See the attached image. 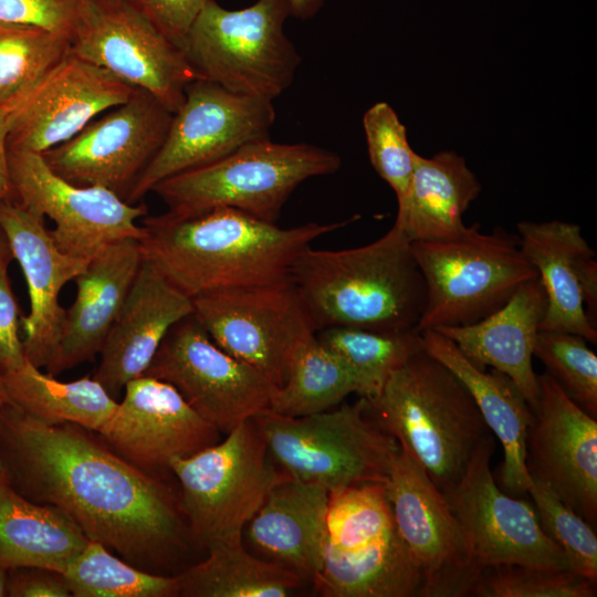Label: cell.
<instances>
[{
    "label": "cell",
    "instance_id": "6da1fadb",
    "mask_svg": "<svg viewBox=\"0 0 597 597\" xmlns=\"http://www.w3.org/2000/svg\"><path fill=\"white\" fill-rule=\"evenodd\" d=\"M0 460L18 493L57 507L134 566L161 562L182 543V510L170 490L80 426L2 406Z\"/></svg>",
    "mask_w": 597,
    "mask_h": 597
},
{
    "label": "cell",
    "instance_id": "7a4b0ae2",
    "mask_svg": "<svg viewBox=\"0 0 597 597\" xmlns=\"http://www.w3.org/2000/svg\"><path fill=\"white\" fill-rule=\"evenodd\" d=\"M357 219L359 216L281 228L228 207L190 214L167 211L140 219L138 242L143 259L193 298L227 289L287 282L303 250Z\"/></svg>",
    "mask_w": 597,
    "mask_h": 597
},
{
    "label": "cell",
    "instance_id": "3957f363",
    "mask_svg": "<svg viewBox=\"0 0 597 597\" xmlns=\"http://www.w3.org/2000/svg\"><path fill=\"white\" fill-rule=\"evenodd\" d=\"M315 332L347 326L416 331L426 286L410 241L392 226L376 241L346 250L307 247L290 272Z\"/></svg>",
    "mask_w": 597,
    "mask_h": 597
},
{
    "label": "cell",
    "instance_id": "277c9868",
    "mask_svg": "<svg viewBox=\"0 0 597 597\" xmlns=\"http://www.w3.org/2000/svg\"><path fill=\"white\" fill-rule=\"evenodd\" d=\"M367 410L446 493L491 433L464 384L425 349L394 371Z\"/></svg>",
    "mask_w": 597,
    "mask_h": 597
},
{
    "label": "cell",
    "instance_id": "5b68a950",
    "mask_svg": "<svg viewBox=\"0 0 597 597\" xmlns=\"http://www.w3.org/2000/svg\"><path fill=\"white\" fill-rule=\"evenodd\" d=\"M313 583L325 597H419L421 577L385 483L329 492L323 563Z\"/></svg>",
    "mask_w": 597,
    "mask_h": 597
},
{
    "label": "cell",
    "instance_id": "8992f818",
    "mask_svg": "<svg viewBox=\"0 0 597 597\" xmlns=\"http://www.w3.org/2000/svg\"><path fill=\"white\" fill-rule=\"evenodd\" d=\"M337 154L320 146L280 144L271 138L248 143L228 156L171 176L155 192L176 214L228 207L276 223L292 192L306 179L336 172Z\"/></svg>",
    "mask_w": 597,
    "mask_h": 597
},
{
    "label": "cell",
    "instance_id": "52a82bcc",
    "mask_svg": "<svg viewBox=\"0 0 597 597\" xmlns=\"http://www.w3.org/2000/svg\"><path fill=\"white\" fill-rule=\"evenodd\" d=\"M253 419L283 473L329 492L386 483L400 451L397 439L370 417L364 397L313 415L286 417L266 410Z\"/></svg>",
    "mask_w": 597,
    "mask_h": 597
},
{
    "label": "cell",
    "instance_id": "ba28073f",
    "mask_svg": "<svg viewBox=\"0 0 597 597\" xmlns=\"http://www.w3.org/2000/svg\"><path fill=\"white\" fill-rule=\"evenodd\" d=\"M410 247L426 286L419 333L479 322L538 276L519 237L501 228L483 233L474 223L454 239L416 241Z\"/></svg>",
    "mask_w": 597,
    "mask_h": 597
},
{
    "label": "cell",
    "instance_id": "9c48e42d",
    "mask_svg": "<svg viewBox=\"0 0 597 597\" xmlns=\"http://www.w3.org/2000/svg\"><path fill=\"white\" fill-rule=\"evenodd\" d=\"M289 0H258L227 10L210 0L182 51L198 78L273 101L293 82L301 56L284 33Z\"/></svg>",
    "mask_w": 597,
    "mask_h": 597
},
{
    "label": "cell",
    "instance_id": "30bf717a",
    "mask_svg": "<svg viewBox=\"0 0 597 597\" xmlns=\"http://www.w3.org/2000/svg\"><path fill=\"white\" fill-rule=\"evenodd\" d=\"M169 470L179 482L189 530L207 551L242 538L270 490L286 475L271 458L253 418L224 440L171 460Z\"/></svg>",
    "mask_w": 597,
    "mask_h": 597
},
{
    "label": "cell",
    "instance_id": "8fae6325",
    "mask_svg": "<svg viewBox=\"0 0 597 597\" xmlns=\"http://www.w3.org/2000/svg\"><path fill=\"white\" fill-rule=\"evenodd\" d=\"M143 376L174 386L221 433L270 410L276 386L220 348L192 314L171 327Z\"/></svg>",
    "mask_w": 597,
    "mask_h": 597
},
{
    "label": "cell",
    "instance_id": "7c38bea8",
    "mask_svg": "<svg viewBox=\"0 0 597 597\" xmlns=\"http://www.w3.org/2000/svg\"><path fill=\"white\" fill-rule=\"evenodd\" d=\"M172 115L160 148L135 181L125 201L139 202L160 181L217 161L241 146L270 138L273 101L233 93L197 78Z\"/></svg>",
    "mask_w": 597,
    "mask_h": 597
},
{
    "label": "cell",
    "instance_id": "4fadbf2b",
    "mask_svg": "<svg viewBox=\"0 0 597 597\" xmlns=\"http://www.w3.org/2000/svg\"><path fill=\"white\" fill-rule=\"evenodd\" d=\"M385 488L421 577L419 597L473 596L482 570L469 535L423 468L401 447Z\"/></svg>",
    "mask_w": 597,
    "mask_h": 597
},
{
    "label": "cell",
    "instance_id": "5bb4252c",
    "mask_svg": "<svg viewBox=\"0 0 597 597\" xmlns=\"http://www.w3.org/2000/svg\"><path fill=\"white\" fill-rule=\"evenodd\" d=\"M211 339L276 387L296 350L316 332L290 281L214 291L192 298Z\"/></svg>",
    "mask_w": 597,
    "mask_h": 597
},
{
    "label": "cell",
    "instance_id": "9a60e30c",
    "mask_svg": "<svg viewBox=\"0 0 597 597\" xmlns=\"http://www.w3.org/2000/svg\"><path fill=\"white\" fill-rule=\"evenodd\" d=\"M14 199L54 223L50 234L65 254L90 260L106 247L139 240L144 202L128 203L113 191L76 186L50 169L41 154L8 149Z\"/></svg>",
    "mask_w": 597,
    "mask_h": 597
},
{
    "label": "cell",
    "instance_id": "2e32d148",
    "mask_svg": "<svg viewBox=\"0 0 597 597\" xmlns=\"http://www.w3.org/2000/svg\"><path fill=\"white\" fill-rule=\"evenodd\" d=\"M172 115L150 93L136 88L125 103L41 155L66 181L103 187L125 200L164 143Z\"/></svg>",
    "mask_w": 597,
    "mask_h": 597
},
{
    "label": "cell",
    "instance_id": "e0dca14e",
    "mask_svg": "<svg viewBox=\"0 0 597 597\" xmlns=\"http://www.w3.org/2000/svg\"><path fill=\"white\" fill-rule=\"evenodd\" d=\"M71 53L155 96L171 113L197 80L184 51L128 0H93L71 40Z\"/></svg>",
    "mask_w": 597,
    "mask_h": 597
},
{
    "label": "cell",
    "instance_id": "ac0fdd59",
    "mask_svg": "<svg viewBox=\"0 0 597 597\" xmlns=\"http://www.w3.org/2000/svg\"><path fill=\"white\" fill-rule=\"evenodd\" d=\"M492 433L473 452L458 483L442 493L464 527L481 570L500 565L569 569L563 551L544 533L537 513L495 483Z\"/></svg>",
    "mask_w": 597,
    "mask_h": 597
},
{
    "label": "cell",
    "instance_id": "d6986e66",
    "mask_svg": "<svg viewBox=\"0 0 597 597\" xmlns=\"http://www.w3.org/2000/svg\"><path fill=\"white\" fill-rule=\"evenodd\" d=\"M525 438L530 476L548 486L588 524H597V421L547 374Z\"/></svg>",
    "mask_w": 597,
    "mask_h": 597
},
{
    "label": "cell",
    "instance_id": "ffe728a7",
    "mask_svg": "<svg viewBox=\"0 0 597 597\" xmlns=\"http://www.w3.org/2000/svg\"><path fill=\"white\" fill-rule=\"evenodd\" d=\"M136 87L72 53L12 101L8 149L44 151L125 103Z\"/></svg>",
    "mask_w": 597,
    "mask_h": 597
},
{
    "label": "cell",
    "instance_id": "44dd1931",
    "mask_svg": "<svg viewBox=\"0 0 597 597\" xmlns=\"http://www.w3.org/2000/svg\"><path fill=\"white\" fill-rule=\"evenodd\" d=\"M104 441L138 469H168L220 441V431L199 416L170 384L140 376L124 387V397L98 431Z\"/></svg>",
    "mask_w": 597,
    "mask_h": 597
},
{
    "label": "cell",
    "instance_id": "7402d4cb",
    "mask_svg": "<svg viewBox=\"0 0 597 597\" xmlns=\"http://www.w3.org/2000/svg\"><path fill=\"white\" fill-rule=\"evenodd\" d=\"M0 227L28 286L30 312L20 318L27 359L48 370L56 359L65 308L60 293L88 260L63 253L54 243L44 217L15 199L0 201Z\"/></svg>",
    "mask_w": 597,
    "mask_h": 597
},
{
    "label": "cell",
    "instance_id": "603a6c76",
    "mask_svg": "<svg viewBox=\"0 0 597 597\" xmlns=\"http://www.w3.org/2000/svg\"><path fill=\"white\" fill-rule=\"evenodd\" d=\"M520 247L546 294L540 331L597 343V262L580 227L561 220L517 223Z\"/></svg>",
    "mask_w": 597,
    "mask_h": 597
},
{
    "label": "cell",
    "instance_id": "cb8c5ba5",
    "mask_svg": "<svg viewBox=\"0 0 597 597\" xmlns=\"http://www.w3.org/2000/svg\"><path fill=\"white\" fill-rule=\"evenodd\" d=\"M192 313V298L143 259L93 378L115 398L128 381L144 375L171 327Z\"/></svg>",
    "mask_w": 597,
    "mask_h": 597
},
{
    "label": "cell",
    "instance_id": "d4e9b609",
    "mask_svg": "<svg viewBox=\"0 0 597 597\" xmlns=\"http://www.w3.org/2000/svg\"><path fill=\"white\" fill-rule=\"evenodd\" d=\"M136 239L115 242L88 260L73 280L76 295L62 325L55 362L46 370L56 376L100 354L142 265Z\"/></svg>",
    "mask_w": 597,
    "mask_h": 597
},
{
    "label": "cell",
    "instance_id": "484cf974",
    "mask_svg": "<svg viewBox=\"0 0 597 597\" xmlns=\"http://www.w3.org/2000/svg\"><path fill=\"white\" fill-rule=\"evenodd\" d=\"M546 311V294L537 277L523 283L511 298L485 318L464 326L440 327L473 364L510 377L533 408L538 380L532 358Z\"/></svg>",
    "mask_w": 597,
    "mask_h": 597
},
{
    "label": "cell",
    "instance_id": "4316f807",
    "mask_svg": "<svg viewBox=\"0 0 597 597\" xmlns=\"http://www.w3.org/2000/svg\"><path fill=\"white\" fill-rule=\"evenodd\" d=\"M328 501L326 488L285 475L248 523V538L263 558L313 582L323 563Z\"/></svg>",
    "mask_w": 597,
    "mask_h": 597
},
{
    "label": "cell",
    "instance_id": "83f0119b",
    "mask_svg": "<svg viewBox=\"0 0 597 597\" xmlns=\"http://www.w3.org/2000/svg\"><path fill=\"white\" fill-rule=\"evenodd\" d=\"M423 349L448 367L467 387L488 428L503 448L501 489L507 494L527 493L533 480L525 465V438L532 418L525 397L505 374L473 364L457 345L434 329L420 332Z\"/></svg>",
    "mask_w": 597,
    "mask_h": 597
},
{
    "label": "cell",
    "instance_id": "f1b7e54d",
    "mask_svg": "<svg viewBox=\"0 0 597 597\" xmlns=\"http://www.w3.org/2000/svg\"><path fill=\"white\" fill-rule=\"evenodd\" d=\"M480 191V181L457 153L416 154L410 185L398 202L394 224L410 243L454 239L464 232L463 213Z\"/></svg>",
    "mask_w": 597,
    "mask_h": 597
},
{
    "label": "cell",
    "instance_id": "f546056e",
    "mask_svg": "<svg viewBox=\"0 0 597 597\" xmlns=\"http://www.w3.org/2000/svg\"><path fill=\"white\" fill-rule=\"evenodd\" d=\"M90 540L55 506L28 500L0 474V568L63 573Z\"/></svg>",
    "mask_w": 597,
    "mask_h": 597
},
{
    "label": "cell",
    "instance_id": "4dcf8cb0",
    "mask_svg": "<svg viewBox=\"0 0 597 597\" xmlns=\"http://www.w3.org/2000/svg\"><path fill=\"white\" fill-rule=\"evenodd\" d=\"M2 380L14 406L48 425L73 423L98 432L118 405L94 378L60 381L28 359L2 373Z\"/></svg>",
    "mask_w": 597,
    "mask_h": 597
},
{
    "label": "cell",
    "instance_id": "1f68e13d",
    "mask_svg": "<svg viewBox=\"0 0 597 597\" xmlns=\"http://www.w3.org/2000/svg\"><path fill=\"white\" fill-rule=\"evenodd\" d=\"M208 557L177 575L179 596L285 597L305 579L295 570L249 553L242 538L208 549Z\"/></svg>",
    "mask_w": 597,
    "mask_h": 597
},
{
    "label": "cell",
    "instance_id": "d6a6232c",
    "mask_svg": "<svg viewBox=\"0 0 597 597\" xmlns=\"http://www.w3.org/2000/svg\"><path fill=\"white\" fill-rule=\"evenodd\" d=\"M365 397L355 371L314 334L294 354L285 381L276 388L270 410L302 417L333 409L348 395Z\"/></svg>",
    "mask_w": 597,
    "mask_h": 597
},
{
    "label": "cell",
    "instance_id": "836d02e7",
    "mask_svg": "<svg viewBox=\"0 0 597 597\" xmlns=\"http://www.w3.org/2000/svg\"><path fill=\"white\" fill-rule=\"evenodd\" d=\"M315 335L355 371L365 388L366 399L378 395L394 371L423 350L422 337L417 331L379 332L336 326Z\"/></svg>",
    "mask_w": 597,
    "mask_h": 597
},
{
    "label": "cell",
    "instance_id": "e575fe53",
    "mask_svg": "<svg viewBox=\"0 0 597 597\" xmlns=\"http://www.w3.org/2000/svg\"><path fill=\"white\" fill-rule=\"evenodd\" d=\"M62 575L74 597L179 596L178 576H163L139 569L92 540Z\"/></svg>",
    "mask_w": 597,
    "mask_h": 597
},
{
    "label": "cell",
    "instance_id": "d590c367",
    "mask_svg": "<svg viewBox=\"0 0 597 597\" xmlns=\"http://www.w3.org/2000/svg\"><path fill=\"white\" fill-rule=\"evenodd\" d=\"M71 53V38L0 21V105L15 101Z\"/></svg>",
    "mask_w": 597,
    "mask_h": 597
},
{
    "label": "cell",
    "instance_id": "8d00e7d4",
    "mask_svg": "<svg viewBox=\"0 0 597 597\" xmlns=\"http://www.w3.org/2000/svg\"><path fill=\"white\" fill-rule=\"evenodd\" d=\"M534 356L576 405L597 417V356L585 338L573 333L540 331Z\"/></svg>",
    "mask_w": 597,
    "mask_h": 597
},
{
    "label": "cell",
    "instance_id": "74e56055",
    "mask_svg": "<svg viewBox=\"0 0 597 597\" xmlns=\"http://www.w3.org/2000/svg\"><path fill=\"white\" fill-rule=\"evenodd\" d=\"M533 480L527 493L535 503L544 533L563 551L569 570L597 583L595 528L566 505L548 486Z\"/></svg>",
    "mask_w": 597,
    "mask_h": 597
},
{
    "label": "cell",
    "instance_id": "f35d334b",
    "mask_svg": "<svg viewBox=\"0 0 597 597\" xmlns=\"http://www.w3.org/2000/svg\"><path fill=\"white\" fill-rule=\"evenodd\" d=\"M596 582L569 569L500 565L482 570L475 597H595Z\"/></svg>",
    "mask_w": 597,
    "mask_h": 597
},
{
    "label": "cell",
    "instance_id": "ab89813d",
    "mask_svg": "<svg viewBox=\"0 0 597 597\" xmlns=\"http://www.w3.org/2000/svg\"><path fill=\"white\" fill-rule=\"evenodd\" d=\"M368 156L376 172L392 188L400 202L409 188L416 154L407 129L394 108L378 102L363 117Z\"/></svg>",
    "mask_w": 597,
    "mask_h": 597
},
{
    "label": "cell",
    "instance_id": "60d3db41",
    "mask_svg": "<svg viewBox=\"0 0 597 597\" xmlns=\"http://www.w3.org/2000/svg\"><path fill=\"white\" fill-rule=\"evenodd\" d=\"M93 0H0V21L35 25L71 38Z\"/></svg>",
    "mask_w": 597,
    "mask_h": 597
},
{
    "label": "cell",
    "instance_id": "b9f144b4",
    "mask_svg": "<svg viewBox=\"0 0 597 597\" xmlns=\"http://www.w3.org/2000/svg\"><path fill=\"white\" fill-rule=\"evenodd\" d=\"M157 30L182 50L202 9L210 0H128Z\"/></svg>",
    "mask_w": 597,
    "mask_h": 597
},
{
    "label": "cell",
    "instance_id": "7bdbcfd3",
    "mask_svg": "<svg viewBox=\"0 0 597 597\" xmlns=\"http://www.w3.org/2000/svg\"><path fill=\"white\" fill-rule=\"evenodd\" d=\"M20 315L11 289L8 266L0 268V373L20 367L25 360L19 331Z\"/></svg>",
    "mask_w": 597,
    "mask_h": 597
},
{
    "label": "cell",
    "instance_id": "ee69618b",
    "mask_svg": "<svg viewBox=\"0 0 597 597\" xmlns=\"http://www.w3.org/2000/svg\"><path fill=\"white\" fill-rule=\"evenodd\" d=\"M7 596L70 597L71 593L61 573L21 567L8 570Z\"/></svg>",
    "mask_w": 597,
    "mask_h": 597
},
{
    "label": "cell",
    "instance_id": "f6af8a7d",
    "mask_svg": "<svg viewBox=\"0 0 597 597\" xmlns=\"http://www.w3.org/2000/svg\"><path fill=\"white\" fill-rule=\"evenodd\" d=\"M12 102L0 105V201L14 199L10 179L7 139L10 130Z\"/></svg>",
    "mask_w": 597,
    "mask_h": 597
},
{
    "label": "cell",
    "instance_id": "bcb514c9",
    "mask_svg": "<svg viewBox=\"0 0 597 597\" xmlns=\"http://www.w3.org/2000/svg\"><path fill=\"white\" fill-rule=\"evenodd\" d=\"M325 0H289L290 15L308 19L317 13Z\"/></svg>",
    "mask_w": 597,
    "mask_h": 597
},
{
    "label": "cell",
    "instance_id": "7dc6e473",
    "mask_svg": "<svg viewBox=\"0 0 597 597\" xmlns=\"http://www.w3.org/2000/svg\"><path fill=\"white\" fill-rule=\"evenodd\" d=\"M13 260V255L8 242V239L0 227V268L9 266V263Z\"/></svg>",
    "mask_w": 597,
    "mask_h": 597
},
{
    "label": "cell",
    "instance_id": "c3c4849f",
    "mask_svg": "<svg viewBox=\"0 0 597 597\" xmlns=\"http://www.w3.org/2000/svg\"><path fill=\"white\" fill-rule=\"evenodd\" d=\"M8 570L0 568V597L7 596Z\"/></svg>",
    "mask_w": 597,
    "mask_h": 597
},
{
    "label": "cell",
    "instance_id": "681fc988",
    "mask_svg": "<svg viewBox=\"0 0 597 597\" xmlns=\"http://www.w3.org/2000/svg\"><path fill=\"white\" fill-rule=\"evenodd\" d=\"M12 404L3 385L2 374L0 373V407Z\"/></svg>",
    "mask_w": 597,
    "mask_h": 597
},
{
    "label": "cell",
    "instance_id": "f907efd6",
    "mask_svg": "<svg viewBox=\"0 0 597 597\" xmlns=\"http://www.w3.org/2000/svg\"><path fill=\"white\" fill-rule=\"evenodd\" d=\"M3 472H4L3 465H2V462H1V460H0V474L3 473Z\"/></svg>",
    "mask_w": 597,
    "mask_h": 597
}]
</instances>
